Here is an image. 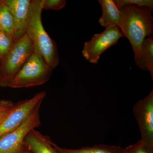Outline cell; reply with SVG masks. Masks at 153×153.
Instances as JSON below:
<instances>
[{
	"label": "cell",
	"instance_id": "1",
	"mask_svg": "<svg viewBox=\"0 0 153 153\" xmlns=\"http://www.w3.org/2000/svg\"><path fill=\"white\" fill-rule=\"evenodd\" d=\"M120 10L121 22L119 28L123 36L130 41L135 57L139 53L145 38L152 35L153 9L128 5Z\"/></svg>",
	"mask_w": 153,
	"mask_h": 153
},
{
	"label": "cell",
	"instance_id": "8",
	"mask_svg": "<svg viewBox=\"0 0 153 153\" xmlns=\"http://www.w3.org/2000/svg\"><path fill=\"white\" fill-rule=\"evenodd\" d=\"M133 110L140 132V140L153 149V90L137 102Z\"/></svg>",
	"mask_w": 153,
	"mask_h": 153
},
{
	"label": "cell",
	"instance_id": "12",
	"mask_svg": "<svg viewBox=\"0 0 153 153\" xmlns=\"http://www.w3.org/2000/svg\"><path fill=\"white\" fill-rule=\"evenodd\" d=\"M102 9V15L99 20L102 27L106 28L114 25L119 27L121 22L120 10L113 0H99Z\"/></svg>",
	"mask_w": 153,
	"mask_h": 153
},
{
	"label": "cell",
	"instance_id": "2",
	"mask_svg": "<svg viewBox=\"0 0 153 153\" xmlns=\"http://www.w3.org/2000/svg\"><path fill=\"white\" fill-rule=\"evenodd\" d=\"M44 0H32L26 34L34 47L52 69L59 64L57 45L45 31L41 21Z\"/></svg>",
	"mask_w": 153,
	"mask_h": 153
},
{
	"label": "cell",
	"instance_id": "7",
	"mask_svg": "<svg viewBox=\"0 0 153 153\" xmlns=\"http://www.w3.org/2000/svg\"><path fill=\"white\" fill-rule=\"evenodd\" d=\"M123 36L118 27L111 25L102 33L94 35L90 41L85 43L82 55L90 63L97 64L101 54L117 44L120 38Z\"/></svg>",
	"mask_w": 153,
	"mask_h": 153
},
{
	"label": "cell",
	"instance_id": "9",
	"mask_svg": "<svg viewBox=\"0 0 153 153\" xmlns=\"http://www.w3.org/2000/svg\"><path fill=\"white\" fill-rule=\"evenodd\" d=\"M4 1L13 18L17 42L26 34L31 0H4Z\"/></svg>",
	"mask_w": 153,
	"mask_h": 153
},
{
	"label": "cell",
	"instance_id": "17",
	"mask_svg": "<svg viewBox=\"0 0 153 153\" xmlns=\"http://www.w3.org/2000/svg\"><path fill=\"white\" fill-rule=\"evenodd\" d=\"M66 4L65 0H44L43 10H59L63 8Z\"/></svg>",
	"mask_w": 153,
	"mask_h": 153
},
{
	"label": "cell",
	"instance_id": "23",
	"mask_svg": "<svg viewBox=\"0 0 153 153\" xmlns=\"http://www.w3.org/2000/svg\"><path fill=\"white\" fill-rule=\"evenodd\" d=\"M2 1V0H0V3Z\"/></svg>",
	"mask_w": 153,
	"mask_h": 153
},
{
	"label": "cell",
	"instance_id": "13",
	"mask_svg": "<svg viewBox=\"0 0 153 153\" xmlns=\"http://www.w3.org/2000/svg\"><path fill=\"white\" fill-rule=\"evenodd\" d=\"M52 144L59 153H121L124 150L123 148L120 146L105 144L95 145L92 146L71 149L60 147L53 142Z\"/></svg>",
	"mask_w": 153,
	"mask_h": 153
},
{
	"label": "cell",
	"instance_id": "10",
	"mask_svg": "<svg viewBox=\"0 0 153 153\" xmlns=\"http://www.w3.org/2000/svg\"><path fill=\"white\" fill-rule=\"evenodd\" d=\"M48 136L33 129L27 135L24 146L33 153H59L55 149Z\"/></svg>",
	"mask_w": 153,
	"mask_h": 153
},
{
	"label": "cell",
	"instance_id": "14",
	"mask_svg": "<svg viewBox=\"0 0 153 153\" xmlns=\"http://www.w3.org/2000/svg\"><path fill=\"white\" fill-rule=\"evenodd\" d=\"M0 29L10 34L16 42V30L13 18L9 7L4 2V0H2V1L0 3Z\"/></svg>",
	"mask_w": 153,
	"mask_h": 153
},
{
	"label": "cell",
	"instance_id": "19",
	"mask_svg": "<svg viewBox=\"0 0 153 153\" xmlns=\"http://www.w3.org/2000/svg\"><path fill=\"white\" fill-rule=\"evenodd\" d=\"M14 104L13 102L9 100L7 103L2 109L0 110V123L10 112L11 108L13 106Z\"/></svg>",
	"mask_w": 153,
	"mask_h": 153
},
{
	"label": "cell",
	"instance_id": "5",
	"mask_svg": "<svg viewBox=\"0 0 153 153\" xmlns=\"http://www.w3.org/2000/svg\"><path fill=\"white\" fill-rule=\"evenodd\" d=\"M46 96V91H41L32 98L14 103L0 123V137L22 125L37 108L41 106Z\"/></svg>",
	"mask_w": 153,
	"mask_h": 153
},
{
	"label": "cell",
	"instance_id": "22",
	"mask_svg": "<svg viewBox=\"0 0 153 153\" xmlns=\"http://www.w3.org/2000/svg\"><path fill=\"white\" fill-rule=\"evenodd\" d=\"M24 153H31V152H30V151H27V152H24Z\"/></svg>",
	"mask_w": 153,
	"mask_h": 153
},
{
	"label": "cell",
	"instance_id": "4",
	"mask_svg": "<svg viewBox=\"0 0 153 153\" xmlns=\"http://www.w3.org/2000/svg\"><path fill=\"white\" fill-rule=\"evenodd\" d=\"M53 70L41 55L34 50L31 57L14 77L8 87L24 88L42 85L49 81Z\"/></svg>",
	"mask_w": 153,
	"mask_h": 153
},
{
	"label": "cell",
	"instance_id": "11",
	"mask_svg": "<svg viewBox=\"0 0 153 153\" xmlns=\"http://www.w3.org/2000/svg\"><path fill=\"white\" fill-rule=\"evenodd\" d=\"M137 66L145 71L149 72L153 79V37L149 36L145 38L141 47L138 55L134 57Z\"/></svg>",
	"mask_w": 153,
	"mask_h": 153
},
{
	"label": "cell",
	"instance_id": "16",
	"mask_svg": "<svg viewBox=\"0 0 153 153\" xmlns=\"http://www.w3.org/2000/svg\"><path fill=\"white\" fill-rule=\"evenodd\" d=\"M115 3L119 9L123 6L133 5L140 7H148L153 9L152 0H114Z\"/></svg>",
	"mask_w": 153,
	"mask_h": 153
},
{
	"label": "cell",
	"instance_id": "6",
	"mask_svg": "<svg viewBox=\"0 0 153 153\" xmlns=\"http://www.w3.org/2000/svg\"><path fill=\"white\" fill-rule=\"evenodd\" d=\"M40 107L37 108L22 125L0 137V153L22 152L27 135L41 125Z\"/></svg>",
	"mask_w": 153,
	"mask_h": 153
},
{
	"label": "cell",
	"instance_id": "15",
	"mask_svg": "<svg viewBox=\"0 0 153 153\" xmlns=\"http://www.w3.org/2000/svg\"><path fill=\"white\" fill-rule=\"evenodd\" d=\"M16 43L12 36L0 29V60L8 54Z\"/></svg>",
	"mask_w": 153,
	"mask_h": 153
},
{
	"label": "cell",
	"instance_id": "21",
	"mask_svg": "<svg viewBox=\"0 0 153 153\" xmlns=\"http://www.w3.org/2000/svg\"><path fill=\"white\" fill-rule=\"evenodd\" d=\"M121 153H130L129 150L128 146L126 147L125 149H124L123 152Z\"/></svg>",
	"mask_w": 153,
	"mask_h": 153
},
{
	"label": "cell",
	"instance_id": "18",
	"mask_svg": "<svg viewBox=\"0 0 153 153\" xmlns=\"http://www.w3.org/2000/svg\"><path fill=\"white\" fill-rule=\"evenodd\" d=\"M130 153H153V149L148 147L139 140L137 142L128 146Z\"/></svg>",
	"mask_w": 153,
	"mask_h": 153
},
{
	"label": "cell",
	"instance_id": "3",
	"mask_svg": "<svg viewBox=\"0 0 153 153\" xmlns=\"http://www.w3.org/2000/svg\"><path fill=\"white\" fill-rule=\"evenodd\" d=\"M33 52V44L26 34L15 43L8 54L0 60V87H9Z\"/></svg>",
	"mask_w": 153,
	"mask_h": 153
},
{
	"label": "cell",
	"instance_id": "20",
	"mask_svg": "<svg viewBox=\"0 0 153 153\" xmlns=\"http://www.w3.org/2000/svg\"><path fill=\"white\" fill-rule=\"evenodd\" d=\"M9 100H0V110L2 109L8 102Z\"/></svg>",
	"mask_w": 153,
	"mask_h": 153
}]
</instances>
